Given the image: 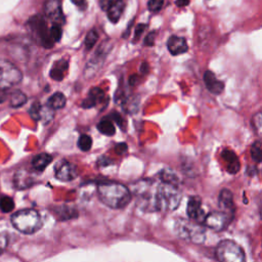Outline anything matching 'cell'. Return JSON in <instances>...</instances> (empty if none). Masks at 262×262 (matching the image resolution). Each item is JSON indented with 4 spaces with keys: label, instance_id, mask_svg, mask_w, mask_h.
Returning a JSON list of instances; mask_svg holds the SVG:
<instances>
[{
    "label": "cell",
    "instance_id": "obj_16",
    "mask_svg": "<svg viewBox=\"0 0 262 262\" xmlns=\"http://www.w3.org/2000/svg\"><path fill=\"white\" fill-rule=\"evenodd\" d=\"M204 82L211 93L220 94L224 90V83L217 80L213 72L206 71L204 73Z\"/></svg>",
    "mask_w": 262,
    "mask_h": 262
},
{
    "label": "cell",
    "instance_id": "obj_7",
    "mask_svg": "<svg viewBox=\"0 0 262 262\" xmlns=\"http://www.w3.org/2000/svg\"><path fill=\"white\" fill-rule=\"evenodd\" d=\"M23 79L21 70L6 59H0V90L6 91Z\"/></svg>",
    "mask_w": 262,
    "mask_h": 262
},
{
    "label": "cell",
    "instance_id": "obj_24",
    "mask_svg": "<svg viewBox=\"0 0 262 262\" xmlns=\"http://www.w3.org/2000/svg\"><path fill=\"white\" fill-rule=\"evenodd\" d=\"M26 102H27V96L21 90H15L9 94V103L11 107L19 108L26 104Z\"/></svg>",
    "mask_w": 262,
    "mask_h": 262
},
{
    "label": "cell",
    "instance_id": "obj_10",
    "mask_svg": "<svg viewBox=\"0 0 262 262\" xmlns=\"http://www.w3.org/2000/svg\"><path fill=\"white\" fill-rule=\"evenodd\" d=\"M44 12L45 16L56 25L60 26L61 24H64L65 17L63 15V10H61L60 0H45Z\"/></svg>",
    "mask_w": 262,
    "mask_h": 262
},
{
    "label": "cell",
    "instance_id": "obj_18",
    "mask_svg": "<svg viewBox=\"0 0 262 262\" xmlns=\"http://www.w3.org/2000/svg\"><path fill=\"white\" fill-rule=\"evenodd\" d=\"M68 69H69L68 60L59 59L53 66L49 75H51L52 79H54L56 81H61L65 78L66 74L68 72Z\"/></svg>",
    "mask_w": 262,
    "mask_h": 262
},
{
    "label": "cell",
    "instance_id": "obj_42",
    "mask_svg": "<svg viewBox=\"0 0 262 262\" xmlns=\"http://www.w3.org/2000/svg\"><path fill=\"white\" fill-rule=\"evenodd\" d=\"M129 82H130V84H131V85H134V84L137 82V76H136V75H133L132 77H130V80H129Z\"/></svg>",
    "mask_w": 262,
    "mask_h": 262
},
{
    "label": "cell",
    "instance_id": "obj_21",
    "mask_svg": "<svg viewBox=\"0 0 262 262\" xmlns=\"http://www.w3.org/2000/svg\"><path fill=\"white\" fill-rule=\"evenodd\" d=\"M53 157L48 154H39L33 158L32 166L36 171H43L49 164L52 163Z\"/></svg>",
    "mask_w": 262,
    "mask_h": 262
},
{
    "label": "cell",
    "instance_id": "obj_15",
    "mask_svg": "<svg viewBox=\"0 0 262 262\" xmlns=\"http://www.w3.org/2000/svg\"><path fill=\"white\" fill-rule=\"evenodd\" d=\"M219 207L221 209V212L229 215L231 218H233L234 213V204H233V194L229 190H222L219 194Z\"/></svg>",
    "mask_w": 262,
    "mask_h": 262
},
{
    "label": "cell",
    "instance_id": "obj_1",
    "mask_svg": "<svg viewBox=\"0 0 262 262\" xmlns=\"http://www.w3.org/2000/svg\"><path fill=\"white\" fill-rule=\"evenodd\" d=\"M98 197L101 201L110 208L122 209L126 207L131 201V193L118 182H104L97 188Z\"/></svg>",
    "mask_w": 262,
    "mask_h": 262
},
{
    "label": "cell",
    "instance_id": "obj_11",
    "mask_svg": "<svg viewBox=\"0 0 262 262\" xmlns=\"http://www.w3.org/2000/svg\"><path fill=\"white\" fill-rule=\"evenodd\" d=\"M78 175L76 165L68 161H63L56 166V177L61 181H71Z\"/></svg>",
    "mask_w": 262,
    "mask_h": 262
},
{
    "label": "cell",
    "instance_id": "obj_4",
    "mask_svg": "<svg viewBox=\"0 0 262 262\" xmlns=\"http://www.w3.org/2000/svg\"><path fill=\"white\" fill-rule=\"evenodd\" d=\"M175 232L180 239L202 244L206 239L205 229L199 222L180 219L175 223Z\"/></svg>",
    "mask_w": 262,
    "mask_h": 262
},
{
    "label": "cell",
    "instance_id": "obj_17",
    "mask_svg": "<svg viewBox=\"0 0 262 262\" xmlns=\"http://www.w3.org/2000/svg\"><path fill=\"white\" fill-rule=\"evenodd\" d=\"M106 95L105 92L101 89L98 88V87H94L90 91L88 96H87L84 101L82 102L81 106L84 109H90V108H94L95 106H97V104L102 103L104 99H105Z\"/></svg>",
    "mask_w": 262,
    "mask_h": 262
},
{
    "label": "cell",
    "instance_id": "obj_23",
    "mask_svg": "<svg viewBox=\"0 0 262 262\" xmlns=\"http://www.w3.org/2000/svg\"><path fill=\"white\" fill-rule=\"evenodd\" d=\"M33 183V178L27 171H19L16 175V185L20 189L28 188Z\"/></svg>",
    "mask_w": 262,
    "mask_h": 262
},
{
    "label": "cell",
    "instance_id": "obj_20",
    "mask_svg": "<svg viewBox=\"0 0 262 262\" xmlns=\"http://www.w3.org/2000/svg\"><path fill=\"white\" fill-rule=\"evenodd\" d=\"M124 2L123 0H116V1L113 2L110 6V8L107 10L108 11V18L112 23H117L122 14H123V10H124Z\"/></svg>",
    "mask_w": 262,
    "mask_h": 262
},
{
    "label": "cell",
    "instance_id": "obj_41",
    "mask_svg": "<svg viewBox=\"0 0 262 262\" xmlns=\"http://www.w3.org/2000/svg\"><path fill=\"white\" fill-rule=\"evenodd\" d=\"M141 72H142L143 74H146V73L148 72V65H147V63H143V64H142Z\"/></svg>",
    "mask_w": 262,
    "mask_h": 262
},
{
    "label": "cell",
    "instance_id": "obj_27",
    "mask_svg": "<svg viewBox=\"0 0 262 262\" xmlns=\"http://www.w3.org/2000/svg\"><path fill=\"white\" fill-rule=\"evenodd\" d=\"M78 146L79 148L81 149V151L83 152H88L89 149L91 148L92 146V140L91 137L86 135V134H83L79 137V141H78Z\"/></svg>",
    "mask_w": 262,
    "mask_h": 262
},
{
    "label": "cell",
    "instance_id": "obj_28",
    "mask_svg": "<svg viewBox=\"0 0 262 262\" xmlns=\"http://www.w3.org/2000/svg\"><path fill=\"white\" fill-rule=\"evenodd\" d=\"M98 40V33L93 29L90 30L88 33L86 35V38H85V47L86 49H90L92 48L95 43Z\"/></svg>",
    "mask_w": 262,
    "mask_h": 262
},
{
    "label": "cell",
    "instance_id": "obj_31",
    "mask_svg": "<svg viewBox=\"0 0 262 262\" xmlns=\"http://www.w3.org/2000/svg\"><path fill=\"white\" fill-rule=\"evenodd\" d=\"M164 4V0H148L147 8L152 12H158L162 9Z\"/></svg>",
    "mask_w": 262,
    "mask_h": 262
},
{
    "label": "cell",
    "instance_id": "obj_6",
    "mask_svg": "<svg viewBox=\"0 0 262 262\" xmlns=\"http://www.w3.org/2000/svg\"><path fill=\"white\" fill-rule=\"evenodd\" d=\"M216 257L219 262H246L243 248L231 240L221 241L217 245Z\"/></svg>",
    "mask_w": 262,
    "mask_h": 262
},
{
    "label": "cell",
    "instance_id": "obj_34",
    "mask_svg": "<svg viewBox=\"0 0 262 262\" xmlns=\"http://www.w3.org/2000/svg\"><path fill=\"white\" fill-rule=\"evenodd\" d=\"M155 43V32H151L145 39V45L146 46H153Z\"/></svg>",
    "mask_w": 262,
    "mask_h": 262
},
{
    "label": "cell",
    "instance_id": "obj_3",
    "mask_svg": "<svg viewBox=\"0 0 262 262\" xmlns=\"http://www.w3.org/2000/svg\"><path fill=\"white\" fill-rule=\"evenodd\" d=\"M11 223L19 232L31 234L38 232L42 227V220L37 211L24 209L11 216Z\"/></svg>",
    "mask_w": 262,
    "mask_h": 262
},
{
    "label": "cell",
    "instance_id": "obj_39",
    "mask_svg": "<svg viewBox=\"0 0 262 262\" xmlns=\"http://www.w3.org/2000/svg\"><path fill=\"white\" fill-rule=\"evenodd\" d=\"M190 1H191V0H176L175 3H176V5L178 7H184L186 5H189Z\"/></svg>",
    "mask_w": 262,
    "mask_h": 262
},
{
    "label": "cell",
    "instance_id": "obj_35",
    "mask_svg": "<svg viewBox=\"0 0 262 262\" xmlns=\"http://www.w3.org/2000/svg\"><path fill=\"white\" fill-rule=\"evenodd\" d=\"M115 0H99V5H101V8L103 10H108L110 8V6L113 4V2Z\"/></svg>",
    "mask_w": 262,
    "mask_h": 262
},
{
    "label": "cell",
    "instance_id": "obj_5",
    "mask_svg": "<svg viewBox=\"0 0 262 262\" xmlns=\"http://www.w3.org/2000/svg\"><path fill=\"white\" fill-rule=\"evenodd\" d=\"M157 184L151 180H141L132 185V191L141 205L147 211H155V193Z\"/></svg>",
    "mask_w": 262,
    "mask_h": 262
},
{
    "label": "cell",
    "instance_id": "obj_25",
    "mask_svg": "<svg viewBox=\"0 0 262 262\" xmlns=\"http://www.w3.org/2000/svg\"><path fill=\"white\" fill-rule=\"evenodd\" d=\"M98 131L107 135V136H113L116 133V128L113 122L110 120H103L97 124Z\"/></svg>",
    "mask_w": 262,
    "mask_h": 262
},
{
    "label": "cell",
    "instance_id": "obj_8",
    "mask_svg": "<svg viewBox=\"0 0 262 262\" xmlns=\"http://www.w3.org/2000/svg\"><path fill=\"white\" fill-rule=\"evenodd\" d=\"M29 26L33 34L36 36V38L40 41V43L48 48L54 45V41L51 38L49 35V30L47 28V25L43 18L36 16L29 21Z\"/></svg>",
    "mask_w": 262,
    "mask_h": 262
},
{
    "label": "cell",
    "instance_id": "obj_9",
    "mask_svg": "<svg viewBox=\"0 0 262 262\" xmlns=\"http://www.w3.org/2000/svg\"><path fill=\"white\" fill-rule=\"evenodd\" d=\"M232 218L229 215L223 213L221 211H215V212H211V213L206 215L203 222L205 223V226L207 228L215 232H221L229 227Z\"/></svg>",
    "mask_w": 262,
    "mask_h": 262
},
{
    "label": "cell",
    "instance_id": "obj_32",
    "mask_svg": "<svg viewBox=\"0 0 262 262\" xmlns=\"http://www.w3.org/2000/svg\"><path fill=\"white\" fill-rule=\"evenodd\" d=\"M261 113L258 112V113L253 117V123H254V128L256 131L260 132L261 130Z\"/></svg>",
    "mask_w": 262,
    "mask_h": 262
},
{
    "label": "cell",
    "instance_id": "obj_2",
    "mask_svg": "<svg viewBox=\"0 0 262 262\" xmlns=\"http://www.w3.org/2000/svg\"><path fill=\"white\" fill-rule=\"evenodd\" d=\"M180 193L174 184L162 182L157 184L155 193V211L168 212L175 210L180 203Z\"/></svg>",
    "mask_w": 262,
    "mask_h": 262
},
{
    "label": "cell",
    "instance_id": "obj_29",
    "mask_svg": "<svg viewBox=\"0 0 262 262\" xmlns=\"http://www.w3.org/2000/svg\"><path fill=\"white\" fill-rule=\"evenodd\" d=\"M49 35H51V38L54 41V43L59 41L61 38V35H63V31H61V27L59 25L54 24L51 30H49Z\"/></svg>",
    "mask_w": 262,
    "mask_h": 262
},
{
    "label": "cell",
    "instance_id": "obj_40",
    "mask_svg": "<svg viewBox=\"0 0 262 262\" xmlns=\"http://www.w3.org/2000/svg\"><path fill=\"white\" fill-rule=\"evenodd\" d=\"M112 117H113L114 118V120L118 123V125L119 126H121V128H122V118H121V116L119 115V114H117V113H115V114H113V115H112Z\"/></svg>",
    "mask_w": 262,
    "mask_h": 262
},
{
    "label": "cell",
    "instance_id": "obj_33",
    "mask_svg": "<svg viewBox=\"0 0 262 262\" xmlns=\"http://www.w3.org/2000/svg\"><path fill=\"white\" fill-rule=\"evenodd\" d=\"M7 246V236L4 233H0V254H1Z\"/></svg>",
    "mask_w": 262,
    "mask_h": 262
},
{
    "label": "cell",
    "instance_id": "obj_14",
    "mask_svg": "<svg viewBox=\"0 0 262 262\" xmlns=\"http://www.w3.org/2000/svg\"><path fill=\"white\" fill-rule=\"evenodd\" d=\"M167 48L172 56H178L188 52L189 45L183 37L171 36L167 41Z\"/></svg>",
    "mask_w": 262,
    "mask_h": 262
},
{
    "label": "cell",
    "instance_id": "obj_19",
    "mask_svg": "<svg viewBox=\"0 0 262 262\" xmlns=\"http://www.w3.org/2000/svg\"><path fill=\"white\" fill-rule=\"evenodd\" d=\"M222 158L223 160L227 162L228 164V170L230 173H236L240 170V162L236 155L233 151H229V149H226L222 153Z\"/></svg>",
    "mask_w": 262,
    "mask_h": 262
},
{
    "label": "cell",
    "instance_id": "obj_12",
    "mask_svg": "<svg viewBox=\"0 0 262 262\" xmlns=\"http://www.w3.org/2000/svg\"><path fill=\"white\" fill-rule=\"evenodd\" d=\"M186 213L191 220L196 222H203L205 218V213L202 208V201L199 197H192L186 207Z\"/></svg>",
    "mask_w": 262,
    "mask_h": 262
},
{
    "label": "cell",
    "instance_id": "obj_26",
    "mask_svg": "<svg viewBox=\"0 0 262 262\" xmlns=\"http://www.w3.org/2000/svg\"><path fill=\"white\" fill-rule=\"evenodd\" d=\"M15 208V203L14 200L9 197H2L0 199V209L4 213H9Z\"/></svg>",
    "mask_w": 262,
    "mask_h": 262
},
{
    "label": "cell",
    "instance_id": "obj_13",
    "mask_svg": "<svg viewBox=\"0 0 262 262\" xmlns=\"http://www.w3.org/2000/svg\"><path fill=\"white\" fill-rule=\"evenodd\" d=\"M30 115L35 121H42L44 124L51 122L55 116V111L48 106L34 104L30 109Z\"/></svg>",
    "mask_w": 262,
    "mask_h": 262
},
{
    "label": "cell",
    "instance_id": "obj_30",
    "mask_svg": "<svg viewBox=\"0 0 262 262\" xmlns=\"http://www.w3.org/2000/svg\"><path fill=\"white\" fill-rule=\"evenodd\" d=\"M251 156L256 163H259V162L261 161V144L259 141L253 144L251 147Z\"/></svg>",
    "mask_w": 262,
    "mask_h": 262
},
{
    "label": "cell",
    "instance_id": "obj_22",
    "mask_svg": "<svg viewBox=\"0 0 262 262\" xmlns=\"http://www.w3.org/2000/svg\"><path fill=\"white\" fill-rule=\"evenodd\" d=\"M66 103H67L66 96L61 92H56L48 98L47 106L55 111L63 109L66 106Z\"/></svg>",
    "mask_w": 262,
    "mask_h": 262
},
{
    "label": "cell",
    "instance_id": "obj_37",
    "mask_svg": "<svg viewBox=\"0 0 262 262\" xmlns=\"http://www.w3.org/2000/svg\"><path fill=\"white\" fill-rule=\"evenodd\" d=\"M71 1L75 5H76L78 8H80L81 10H84L87 7V1H86V0H71Z\"/></svg>",
    "mask_w": 262,
    "mask_h": 262
},
{
    "label": "cell",
    "instance_id": "obj_38",
    "mask_svg": "<svg viewBox=\"0 0 262 262\" xmlns=\"http://www.w3.org/2000/svg\"><path fill=\"white\" fill-rule=\"evenodd\" d=\"M145 28H146V25H144V24H141V25H139V26H137V28H136V30H135V35H134V36H135V37H134L135 40L140 38L141 35H142V33H143L144 30H145Z\"/></svg>",
    "mask_w": 262,
    "mask_h": 262
},
{
    "label": "cell",
    "instance_id": "obj_36",
    "mask_svg": "<svg viewBox=\"0 0 262 262\" xmlns=\"http://www.w3.org/2000/svg\"><path fill=\"white\" fill-rule=\"evenodd\" d=\"M115 151L119 155H121L123 153H125L127 151V145L125 143H121V144L117 145L116 147H115Z\"/></svg>",
    "mask_w": 262,
    "mask_h": 262
}]
</instances>
